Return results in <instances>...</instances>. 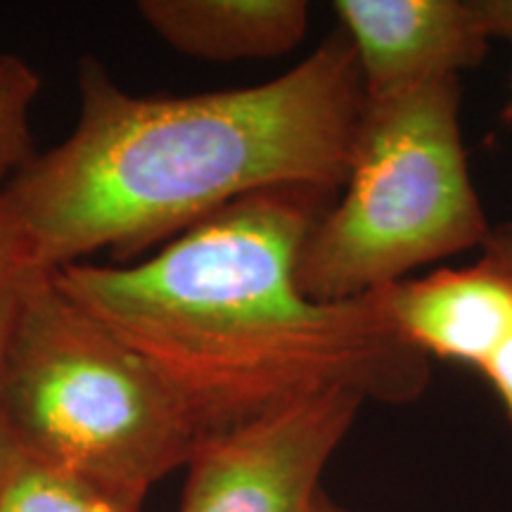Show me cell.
<instances>
[{
    "label": "cell",
    "instance_id": "cell-1",
    "mask_svg": "<svg viewBox=\"0 0 512 512\" xmlns=\"http://www.w3.org/2000/svg\"><path fill=\"white\" fill-rule=\"evenodd\" d=\"M328 202L309 188L254 192L145 259L50 275L174 387L204 434L332 387L418 399L430 363L392 328L380 292L318 304L299 287V256Z\"/></svg>",
    "mask_w": 512,
    "mask_h": 512
},
{
    "label": "cell",
    "instance_id": "cell-2",
    "mask_svg": "<svg viewBox=\"0 0 512 512\" xmlns=\"http://www.w3.org/2000/svg\"><path fill=\"white\" fill-rule=\"evenodd\" d=\"M76 86L74 131L3 188L12 226L43 273L98 252L138 261L254 192L335 197L366 102L342 31L259 86L143 98L98 57L79 62Z\"/></svg>",
    "mask_w": 512,
    "mask_h": 512
},
{
    "label": "cell",
    "instance_id": "cell-3",
    "mask_svg": "<svg viewBox=\"0 0 512 512\" xmlns=\"http://www.w3.org/2000/svg\"><path fill=\"white\" fill-rule=\"evenodd\" d=\"M0 432L57 467L145 498L204 437L169 382L43 273L0 382Z\"/></svg>",
    "mask_w": 512,
    "mask_h": 512
},
{
    "label": "cell",
    "instance_id": "cell-4",
    "mask_svg": "<svg viewBox=\"0 0 512 512\" xmlns=\"http://www.w3.org/2000/svg\"><path fill=\"white\" fill-rule=\"evenodd\" d=\"M460 79L363 102L342 197L299 256V287L344 304L430 261L482 247L491 228L460 136Z\"/></svg>",
    "mask_w": 512,
    "mask_h": 512
},
{
    "label": "cell",
    "instance_id": "cell-5",
    "mask_svg": "<svg viewBox=\"0 0 512 512\" xmlns=\"http://www.w3.org/2000/svg\"><path fill=\"white\" fill-rule=\"evenodd\" d=\"M368 399L332 387L204 434L181 512H320V477Z\"/></svg>",
    "mask_w": 512,
    "mask_h": 512
},
{
    "label": "cell",
    "instance_id": "cell-6",
    "mask_svg": "<svg viewBox=\"0 0 512 512\" xmlns=\"http://www.w3.org/2000/svg\"><path fill=\"white\" fill-rule=\"evenodd\" d=\"M366 100H384L458 76L486 57L472 0H337Z\"/></svg>",
    "mask_w": 512,
    "mask_h": 512
},
{
    "label": "cell",
    "instance_id": "cell-7",
    "mask_svg": "<svg viewBox=\"0 0 512 512\" xmlns=\"http://www.w3.org/2000/svg\"><path fill=\"white\" fill-rule=\"evenodd\" d=\"M392 328L420 354L482 368L512 335V278L482 259L380 290Z\"/></svg>",
    "mask_w": 512,
    "mask_h": 512
},
{
    "label": "cell",
    "instance_id": "cell-8",
    "mask_svg": "<svg viewBox=\"0 0 512 512\" xmlns=\"http://www.w3.org/2000/svg\"><path fill=\"white\" fill-rule=\"evenodd\" d=\"M136 12L176 53L209 62L290 53L311 17L304 0H140Z\"/></svg>",
    "mask_w": 512,
    "mask_h": 512
},
{
    "label": "cell",
    "instance_id": "cell-9",
    "mask_svg": "<svg viewBox=\"0 0 512 512\" xmlns=\"http://www.w3.org/2000/svg\"><path fill=\"white\" fill-rule=\"evenodd\" d=\"M143 501L48 463L0 432V512H140Z\"/></svg>",
    "mask_w": 512,
    "mask_h": 512
},
{
    "label": "cell",
    "instance_id": "cell-10",
    "mask_svg": "<svg viewBox=\"0 0 512 512\" xmlns=\"http://www.w3.org/2000/svg\"><path fill=\"white\" fill-rule=\"evenodd\" d=\"M41 86V76L27 60L0 55V190L36 157L31 107Z\"/></svg>",
    "mask_w": 512,
    "mask_h": 512
},
{
    "label": "cell",
    "instance_id": "cell-11",
    "mask_svg": "<svg viewBox=\"0 0 512 512\" xmlns=\"http://www.w3.org/2000/svg\"><path fill=\"white\" fill-rule=\"evenodd\" d=\"M41 275L43 271L31 264L24 242L19 238L17 228L12 226L8 209L3 204V190H0V382H3L5 356H8L19 311H22L29 287Z\"/></svg>",
    "mask_w": 512,
    "mask_h": 512
},
{
    "label": "cell",
    "instance_id": "cell-12",
    "mask_svg": "<svg viewBox=\"0 0 512 512\" xmlns=\"http://www.w3.org/2000/svg\"><path fill=\"white\" fill-rule=\"evenodd\" d=\"M479 373H482L486 380H489L491 387L496 389L498 399L503 401L505 411H508V418L512 422V335L508 342H505L503 347L479 368Z\"/></svg>",
    "mask_w": 512,
    "mask_h": 512
},
{
    "label": "cell",
    "instance_id": "cell-13",
    "mask_svg": "<svg viewBox=\"0 0 512 512\" xmlns=\"http://www.w3.org/2000/svg\"><path fill=\"white\" fill-rule=\"evenodd\" d=\"M472 3L486 36L512 41V0H472Z\"/></svg>",
    "mask_w": 512,
    "mask_h": 512
},
{
    "label": "cell",
    "instance_id": "cell-14",
    "mask_svg": "<svg viewBox=\"0 0 512 512\" xmlns=\"http://www.w3.org/2000/svg\"><path fill=\"white\" fill-rule=\"evenodd\" d=\"M482 247L484 259L512 278V223H503V226L491 230Z\"/></svg>",
    "mask_w": 512,
    "mask_h": 512
},
{
    "label": "cell",
    "instance_id": "cell-15",
    "mask_svg": "<svg viewBox=\"0 0 512 512\" xmlns=\"http://www.w3.org/2000/svg\"><path fill=\"white\" fill-rule=\"evenodd\" d=\"M320 512H347V510H342L339 508V505H335L330 501L328 496H325V501H323V508H320Z\"/></svg>",
    "mask_w": 512,
    "mask_h": 512
},
{
    "label": "cell",
    "instance_id": "cell-16",
    "mask_svg": "<svg viewBox=\"0 0 512 512\" xmlns=\"http://www.w3.org/2000/svg\"><path fill=\"white\" fill-rule=\"evenodd\" d=\"M503 119L508 121V124H512V98H510V102H508V107H505V112H503Z\"/></svg>",
    "mask_w": 512,
    "mask_h": 512
}]
</instances>
